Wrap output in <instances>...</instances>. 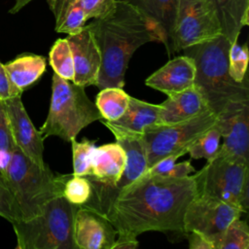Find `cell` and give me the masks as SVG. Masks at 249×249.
<instances>
[{"instance_id":"obj_25","label":"cell","mask_w":249,"mask_h":249,"mask_svg":"<svg viewBox=\"0 0 249 249\" xmlns=\"http://www.w3.org/2000/svg\"><path fill=\"white\" fill-rule=\"evenodd\" d=\"M221 138V131L214 124L190 146L188 154L191 159H205L209 160L218 152Z\"/></svg>"},{"instance_id":"obj_4","label":"cell","mask_w":249,"mask_h":249,"mask_svg":"<svg viewBox=\"0 0 249 249\" xmlns=\"http://www.w3.org/2000/svg\"><path fill=\"white\" fill-rule=\"evenodd\" d=\"M69 176L53 173L48 164L38 165L15 146L4 179L16 199L21 220H28L40 215L51 199L62 195Z\"/></svg>"},{"instance_id":"obj_18","label":"cell","mask_w":249,"mask_h":249,"mask_svg":"<svg viewBox=\"0 0 249 249\" xmlns=\"http://www.w3.org/2000/svg\"><path fill=\"white\" fill-rule=\"evenodd\" d=\"M126 155L123 147L115 142L96 147L92 157L90 174L86 176L106 186H114L123 175Z\"/></svg>"},{"instance_id":"obj_31","label":"cell","mask_w":249,"mask_h":249,"mask_svg":"<svg viewBox=\"0 0 249 249\" xmlns=\"http://www.w3.org/2000/svg\"><path fill=\"white\" fill-rule=\"evenodd\" d=\"M248 65V48L247 44L243 46L236 42L232 43L229 52V71L232 79L236 82H242L246 77Z\"/></svg>"},{"instance_id":"obj_15","label":"cell","mask_w":249,"mask_h":249,"mask_svg":"<svg viewBox=\"0 0 249 249\" xmlns=\"http://www.w3.org/2000/svg\"><path fill=\"white\" fill-rule=\"evenodd\" d=\"M73 57V83L84 88L95 86L101 67V54L90 29L86 24L78 33L66 37Z\"/></svg>"},{"instance_id":"obj_40","label":"cell","mask_w":249,"mask_h":249,"mask_svg":"<svg viewBox=\"0 0 249 249\" xmlns=\"http://www.w3.org/2000/svg\"><path fill=\"white\" fill-rule=\"evenodd\" d=\"M32 0H16V4L15 6L10 10V13L12 14H16L18 12H19L20 9H22L25 5H27L29 2H31Z\"/></svg>"},{"instance_id":"obj_12","label":"cell","mask_w":249,"mask_h":249,"mask_svg":"<svg viewBox=\"0 0 249 249\" xmlns=\"http://www.w3.org/2000/svg\"><path fill=\"white\" fill-rule=\"evenodd\" d=\"M215 124L224 142L214 157L249 163V102L230 103L217 114Z\"/></svg>"},{"instance_id":"obj_6","label":"cell","mask_w":249,"mask_h":249,"mask_svg":"<svg viewBox=\"0 0 249 249\" xmlns=\"http://www.w3.org/2000/svg\"><path fill=\"white\" fill-rule=\"evenodd\" d=\"M78 208L61 195L51 199L40 215L12 222L17 249H77L73 233Z\"/></svg>"},{"instance_id":"obj_36","label":"cell","mask_w":249,"mask_h":249,"mask_svg":"<svg viewBox=\"0 0 249 249\" xmlns=\"http://www.w3.org/2000/svg\"><path fill=\"white\" fill-rule=\"evenodd\" d=\"M139 245L137 236L124 231H117V236L112 249H135Z\"/></svg>"},{"instance_id":"obj_11","label":"cell","mask_w":249,"mask_h":249,"mask_svg":"<svg viewBox=\"0 0 249 249\" xmlns=\"http://www.w3.org/2000/svg\"><path fill=\"white\" fill-rule=\"evenodd\" d=\"M242 211L218 198L197 194L188 205L183 219L184 233L196 231L208 238L214 245L219 242L227 227Z\"/></svg>"},{"instance_id":"obj_17","label":"cell","mask_w":249,"mask_h":249,"mask_svg":"<svg viewBox=\"0 0 249 249\" xmlns=\"http://www.w3.org/2000/svg\"><path fill=\"white\" fill-rule=\"evenodd\" d=\"M159 105L158 124H174L187 122L210 110L204 97L195 86L178 93L167 95V98Z\"/></svg>"},{"instance_id":"obj_21","label":"cell","mask_w":249,"mask_h":249,"mask_svg":"<svg viewBox=\"0 0 249 249\" xmlns=\"http://www.w3.org/2000/svg\"><path fill=\"white\" fill-rule=\"evenodd\" d=\"M46 58L33 53H23L4 64L11 83L23 91L35 84L46 71Z\"/></svg>"},{"instance_id":"obj_23","label":"cell","mask_w":249,"mask_h":249,"mask_svg":"<svg viewBox=\"0 0 249 249\" xmlns=\"http://www.w3.org/2000/svg\"><path fill=\"white\" fill-rule=\"evenodd\" d=\"M129 97L130 95H128L123 88L107 87L100 89L96 96L95 105L102 119L108 122H114L125 112Z\"/></svg>"},{"instance_id":"obj_29","label":"cell","mask_w":249,"mask_h":249,"mask_svg":"<svg viewBox=\"0 0 249 249\" xmlns=\"http://www.w3.org/2000/svg\"><path fill=\"white\" fill-rule=\"evenodd\" d=\"M91 195V185L86 176L70 174L66 180L62 196L71 203L78 206L86 204Z\"/></svg>"},{"instance_id":"obj_10","label":"cell","mask_w":249,"mask_h":249,"mask_svg":"<svg viewBox=\"0 0 249 249\" xmlns=\"http://www.w3.org/2000/svg\"><path fill=\"white\" fill-rule=\"evenodd\" d=\"M222 34L220 21L210 0H178L170 40V53L208 41Z\"/></svg>"},{"instance_id":"obj_14","label":"cell","mask_w":249,"mask_h":249,"mask_svg":"<svg viewBox=\"0 0 249 249\" xmlns=\"http://www.w3.org/2000/svg\"><path fill=\"white\" fill-rule=\"evenodd\" d=\"M73 234L77 249H112L117 230L105 215L82 205L76 212Z\"/></svg>"},{"instance_id":"obj_22","label":"cell","mask_w":249,"mask_h":249,"mask_svg":"<svg viewBox=\"0 0 249 249\" xmlns=\"http://www.w3.org/2000/svg\"><path fill=\"white\" fill-rule=\"evenodd\" d=\"M159 104H152L130 96L128 106L122 117L109 123L128 131L142 134L147 126L159 124Z\"/></svg>"},{"instance_id":"obj_19","label":"cell","mask_w":249,"mask_h":249,"mask_svg":"<svg viewBox=\"0 0 249 249\" xmlns=\"http://www.w3.org/2000/svg\"><path fill=\"white\" fill-rule=\"evenodd\" d=\"M135 7L160 31L161 43L170 54V40L176 18L178 0H124Z\"/></svg>"},{"instance_id":"obj_38","label":"cell","mask_w":249,"mask_h":249,"mask_svg":"<svg viewBox=\"0 0 249 249\" xmlns=\"http://www.w3.org/2000/svg\"><path fill=\"white\" fill-rule=\"evenodd\" d=\"M196 172L195 167L191 164L190 160H185L173 165V167L169 170V172L165 175L167 177H174V178H183L189 176L191 173Z\"/></svg>"},{"instance_id":"obj_2","label":"cell","mask_w":249,"mask_h":249,"mask_svg":"<svg viewBox=\"0 0 249 249\" xmlns=\"http://www.w3.org/2000/svg\"><path fill=\"white\" fill-rule=\"evenodd\" d=\"M87 25L101 54V67L95 85L99 89L124 88V75L134 52L149 42L161 43L157 26L124 0H116L108 14Z\"/></svg>"},{"instance_id":"obj_37","label":"cell","mask_w":249,"mask_h":249,"mask_svg":"<svg viewBox=\"0 0 249 249\" xmlns=\"http://www.w3.org/2000/svg\"><path fill=\"white\" fill-rule=\"evenodd\" d=\"M186 234L190 249H214L213 243L201 233L191 231Z\"/></svg>"},{"instance_id":"obj_35","label":"cell","mask_w":249,"mask_h":249,"mask_svg":"<svg viewBox=\"0 0 249 249\" xmlns=\"http://www.w3.org/2000/svg\"><path fill=\"white\" fill-rule=\"evenodd\" d=\"M180 157H181V155L176 153V154L169 155V156H167L165 158H162L161 160H158L155 164L150 166L146 170V173L152 174V175L165 176L169 172V170L173 167V165L175 164L177 159H179Z\"/></svg>"},{"instance_id":"obj_1","label":"cell","mask_w":249,"mask_h":249,"mask_svg":"<svg viewBox=\"0 0 249 249\" xmlns=\"http://www.w3.org/2000/svg\"><path fill=\"white\" fill-rule=\"evenodd\" d=\"M196 195L194 175L174 178L145 171L118 194L103 215L117 231L136 236L150 231L184 233V214Z\"/></svg>"},{"instance_id":"obj_20","label":"cell","mask_w":249,"mask_h":249,"mask_svg":"<svg viewBox=\"0 0 249 249\" xmlns=\"http://www.w3.org/2000/svg\"><path fill=\"white\" fill-rule=\"evenodd\" d=\"M220 21L222 34L232 44L241 29L248 25L249 0H210Z\"/></svg>"},{"instance_id":"obj_26","label":"cell","mask_w":249,"mask_h":249,"mask_svg":"<svg viewBox=\"0 0 249 249\" xmlns=\"http://www.w3.org/2000/svg\"><path fill=\"white\" fill-rule=\"evenodd\" d=\"M249 229L246 221L234 219L225 230L216 249H248Z\"/></svg>"},{"instance_id":"obj_13","label":"cell","mask_w":249,"mask_h":249,"mask_svg":"<svg viewBox=\"0 0 249 249\" xmlns=\"http://www.w3.org/2000/svg\"><path fill=\"white\" fill-rule=\"evenodd\" d=\"M3 102L16 146L38 165H47L43 158L44 138L32 124L22 104L21 95L11 97Z\"/></svg>"},{"instance_id":"obj_8","label":"cell","mask_w":249,"mask_h":249,"mask_svg":"<svg viewBox=\"0 0 249 249\" xmlns=\"http://www.w3.org/2000/svg\"><path fill=\"white\" fill-rule=\"evenodd\" d=\"M217 115L207 110L187 122L174 124H153L142 133L148 168L172 154L188 153L190 146L208 128L214 125Z\"/></svg>"},{"instance_id":"obj_3","label":"cell","mask_w":249,"mask_h":249,"mask_svg":"<svg viewBox=\"0 0 249 249\" xmlns=\"http://www.w3.org/2000/svg\"><path fill=\"white\" fill-rule=\"evenodd\" d=\"M231 43L220 34L205 42L185 48L183 54L196 66L194 86L204 97L208 108L216 115L232 102H249L247 76L242 82L232 79L229 71V52Z\"/></svg>"},{"instance_id":"obj_28","label":"cell","mask_w":249,"mask_h":249,"mask_svg":"<svg viewBox=\"0 0 249 249\" xmlns=\"http://www.w3.org/2000/svg\"><path fill=\"white\" fill-rule=\"evenodd\" d=\"M70 142L72 144L73 153V174L78 176L89 175L92 157L96 148L95 142L89 139H83L80 142L73 139Z\"/></svg>"},{"instance_id":"obj_33","label":"cell","mask_w":249,"mask_h":249,"mask_svg":"<svg viewBox=\"0 0 249 249\" xmlns=\"http://www.w3.org/2000/svg\"><path fill=\"white\" fill-rule=\"evenodd\" d=\"M116 0H79L87 19L98 18L108 14L115 5Z\"/></svg>"},{"instance_id":"obj_27","label":"cell","mask_w":249,"mask_h":249,"mask_svg":"<svg viewBox=\"0 0 249 249\" xmlns=\"http://www.w3.org/2000/svg\"><path fill=\"white\" fill-rule=\"evenodd\" d=\"M87 20L79 0H73L67 6L61 18L55 21V31L67 35L76 34L85 27Z\"/></svg>"},{"instance_id":"obj_34","label":"cell","mask_w":249,"mask_h":249,"mask_svg":"<svg viewBox=\"0 0 249 249\" xmlns=\"http://www.w3.org/2000/svg\"><path fill=\"white\" fill-rule=\"evenodd\" d=\"M23 91L17 89L9 80L7 72L4 68V64L0 62V99L7 100L11 97L21 95Z\"/></svg>"},{"instance_id":"obj_39","label":"cell","mask_w":249,"mask_h":249,"mask_svg":"<svg viewBox=\"0 0 249 249\" xmlns=\"http://www.w3.org/2000/svg\"><path fill=\"white\" fill-rule=\"evenodd\" d=\"M73 0H47L49 7L54 16L55 21H57L61 18V16L63 15L64 11L67 8V6Z\"/></svg>"},{"instance_id":"obj_7","label":"cell","mask_w":249,"mask_h":249,"mask_svg":"<svg viewBox=\"0 0 249 249\" xmlns=\"http://www.w3.org/2000/svg\"><path fill=\"white\" fill-rule=\"evenodd\" d=\"M197 194L230 203L242 212L249 206V163L216 156L194 174Z\"/></svg>"},{"instance_id":"obj_24","label":"cell","mask_w":249,"mask_h":249,"mask_svg":"<svg viewBox=\"0 0 249 249\" xmlns=\"http://www.w3.org/2000/svg\"><path fill=\"white\" fill-rule=\"evenodd\" d=\"M49 61L55 74L65 80L73 81V57L66 38H59L53 43L49 53Z\"/></svg>"},{"instance_id":"obj_30","label":"cell","mask_w":249,"mask_h":249,"mask_svg":"<svg viewBox=\"0 0 249 249\" xmlns=\"http://www.w3.org/2000/svg\"><path fill=\"white\" fill-rule=\"evenodd\" d=\"M15 146L16 144L10 130L5 105L3 100L0 99V173L3 177Z\"/></svg>"},{"instance_id":"obj_32","label":"cell","mask_w":249,"mask_h":249,"mask_svg":"<svg viewBox=\"0 0 249 249\" xmlns=\"http://www.w3.org/2000/svg\"><path fill=\"white\" fill-rule=\"evenodd\" d=\"M0 216L10 223L21 220L20 211L3 175L0 173Z\"/></svg>"},{"instance_id":"obj_16","label":"cell","mask_w":249,"mask_h":249,"mask_svg":"<svg viewBox=\"0 0 249 249\" xmlns=\"http://www.w3.org/2000/svg\"><path fill=\"white\" fill-rule=\"evenodd\" d=\"M196 66L188 55H179L154 72L146 80V85L154 89L171 95L183 91L195 84Z\"/></svg>"},{"instance_id":"obj_9","label":"cell","mask_w":249,"mask_h":249,"mask_svg":"<svg viewBox=\"0 0 249 249\" xmlns=\"http://www.w3.org/2000/svg\"><path fill=\"white\" fill-rule=\"evenodd\" d=\"M102 124L113 133L116 142L123 147L126 155L124 171L114 186H106L87 177L91 185V195L89 201L84 204V206L93 208L104 214L107 207L112 203L118 194L148 169V161L141 133L128 131L106 120H102Z\"/></svg>"},{"instance_id":"obj_5","label":"cell","mask_w":249,"mask_h":249,"mask_svg":"<svg viewBox=\"0 0 249 249\" xmlns=\"http://www.w3.org/2000/svg\"><path fill=\"white\" fill-rule=\"evenodd\" d=\"M101 119L95 102L89 98L84 87L65 80L53 72L50 109L39 130L44 139L49 136H58L70 142L76 139L83 128Z\"/></svg>"}]
</instances>
